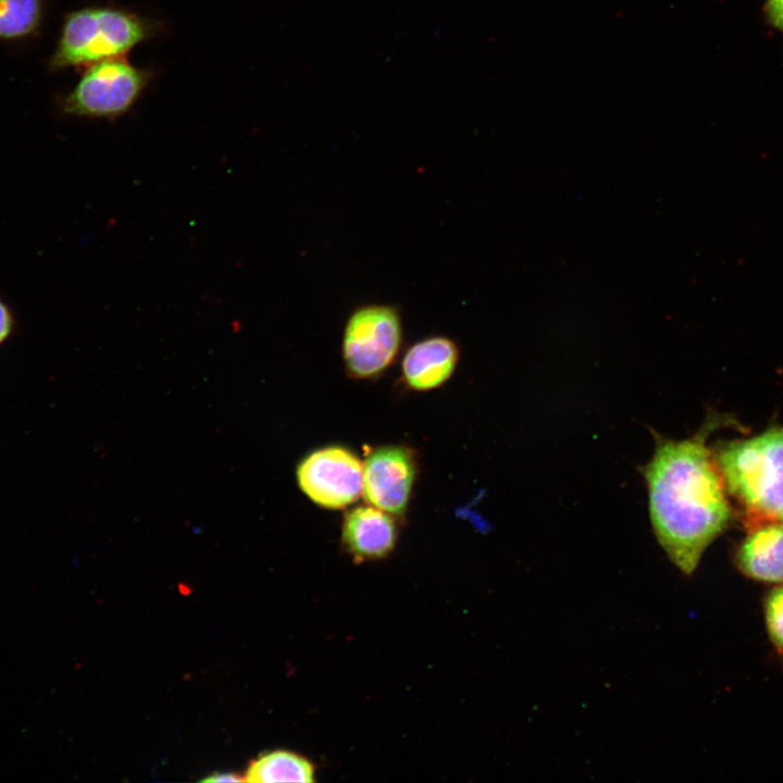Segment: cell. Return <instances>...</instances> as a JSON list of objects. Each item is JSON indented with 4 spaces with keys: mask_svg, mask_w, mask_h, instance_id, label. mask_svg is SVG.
I'll return each instance as SVG.
<instances>
[{
    "mask_svg": "<svg viewBox=\"0 0 783 783\" xmlns=\"http://www.w3.org/2000/svg\"><path fill=\"white\" fill-rule=\"evenodd\" d=\"M202 782H240L245 781L244 776H239L233 772H215L201 780Z\"/></svg>",
    "mask_w": 783,
    "mask_h": 783,
    "instance_id": "2e32d148",
    "label": "cell"
},
{
    "mask_svg": "<svg viewBox=\"0 0 783 783\" xmlns=\"http://www.w3.org/2000/svg\"><path fill=\"white\" fill-rule=\"evenodd\" d=\"M762 12L767 24L783 34V0H765Z\"/></svg>",
    "mask_w": 783,
    "mask_h": 783,
    "instance_id": "5bb4252c",
    "label": "cell"
},
{
    "mask_svg": "<svg viewBox=\"0 0 783 783\" xmlns=\"http://www.w3.org/2000/svg\"><path fill=\"white\" fill-rule=\"evenodd\" d=\"M41 18V0H0V38L33 33Z\"/></svg>",
    "mask_w": 783,
    "mask_h": 783,
    "instance_id": "7c38bea8",
    "label": "cell"
},
{
    "mask_svg": "<svg viewBox=\"0 0 783 783\" xmlns=\"http://www.w3.org/2000/svg\"><path fill=\"white\" fill-rule=\"evenodd\" d=\"M244 776L246 782H302L315 781L314 763L307 757L284 749H276L252 760Z\"/></svg>",
    "mask_w": 783,
    "mask_h": 783,
    "instance_id": "8fae6325",
    "label": "cell"
},
{
    "mask_svg": "<svg viewBox=\"0 0 783 783\" xmlns=\"http://www.w3.org/2000/svg\"><path fill=\"white\" fill-rule=\"evenodd\" d=\"M459 347L442 335L425 337L411 345L401 361L402 382L414 391H428L446 383L456 370Z\"/></svg>",
    "mask_w": 783,
    "mask_h": 783,
    "instance_id": "9c48e42d",
    "label": "cell"
},
{
    "mask_svg": "<svg viewBox=\"0 0 783 783\" xmlns=\"http://www.w3.org/2000/svg\"><path fill=\"white\" fill-rule=\"evenodd\" d=\"M402 344L399 309L387 303L355 308L345 324L341 357L346 372L356 380L373 378L397 358Z\"/></svg>",
    "mask_w": 783,
    "mask_h": 783,
    "instance_id": "277c9868",
    "label": "cell"
},
{
    "mask_svg": "<svg viewBox=\"0 0 783 783\" xmlns=\"http://www.w3.org/2000/svg\"><path fill=\"white\" fill-rule=\"evenodd\" d=\"M363 464L349 448L321 447L304 456L297 465L296 478L301 492L325 509H343L362 495Z\"/></svg>",
    "mask_w": 783,
    "mask_h": 783,
    "instance_id": "8992f818",
    "label": "cell"
},
{
    "mask_svg": "<svg viewBox=\"0 0 783 783\" xmlns=\"http://www.w3.org/2000/svg\"><path fill=\"white\" fill-rule=\"evenodd\" d=\"M708 427L673 440L658 434L644 468L656 538L672 563L692 575L709 545L731 519L725 487L706 447Z\"/></svg>",
    "mask_w": 783,
    "mask_h": 783,
    "instance_id": "6da1fadb",
    "label": "cell"
},
{
    "mask_svg": "<svg viewBox=\"0 0 783 783\" xmlns=\"http://www.w3.org/2000/svg\"><path fill=\"white\" fill-rule=\"evenodd\" d=\"M734 560L739 572L753 581L783 584V522L751 530L739 544Z\"/></svg>",
    "mask_w": 783,
    "mask_h": 783,
    "instance_id": "30bf717a",
    "label": "cell"
},
{
    "mask_svg": "<svg viewBox=\"0 0 783 783\" xmlns=\"http://www.w3.org/2000/svg\"><path fill=\"white\" fill-rule=\"evenodd\" d=\"M418 463L415 452L405 445H384L365 457L362 472V496L396 519L408 509Z\"/></svg>",
    "mask_w": 783,
    "mask_h": 783,
    "instance_id": "52a82bcc",
    "label": "cell"
},
{
    "mask_svg": "<svg viewBox=\"0 0 783 783\" xmlns=\"http://www.w3.org/2000/svg\"><path fill=\"white\" fill-rule=\"evenodd\" d=\"M713 460L724 487L754 518L783 522V430L723 445Z\"/></svg>",
    "mask_w": 783,
    "mask_h": 783,
    "instance_id": "7a4b0ae2",
    "label": "cell"
},
{
    "mask_svg": "<svg viewBox=\"0 0 783 783\" xmlns=\"http://www.w3.org/2000/svg\"><path fill=\"white\" fill-rule=\"evenodd\" d=\"M153 33L154 25L133 12L105 7L85 8L66 17L51 66L90 65L121 58Z\"/></svg>",
    "mask_w": 783,
    "mask_h": 783,
    "instance_id": "3957f363",
    "label": "cell"
},
{
    "mask_svg": "<svg viewBox=\"0 0 783 783\" xmlns=\"http://www.w3.org/2000/svg\"><path fill=\"white\" fill-rule=\"evenodd\" d=\"M14 319L9 307L0 298V345L11 335Z\"/></svg>",
    "mask_w": 783,
    "mask_h": 783,
    "instance_id": "9a60e30c",
    "label": "cell"
},
{
    "mask_svg": "<svg viewBox=\"0 0 783 783\" xmlns=\"http://www.w3.org/2000/svg\"><path fill=\"white\" fill-rule=\"evenodd\" d=\"M151 74L123 57L90 64L64 99L63 111L82 117L114 120L130 110Z\"/></svg>",
    "mask_w": 783,
    "mask_h": 783,
    "instance_id": "5b68a950",
    "label": "cell"
},
{
    "mask_svg": "<svg viewBox=\"0 0 783 783\" xmlns=\"http://www.w3.org/2000/svg\"><path fill=\"white\" fill-rule=\"evenodd\" d=\"M763 618L768 637L783 657V584L772 587L763 598Z\"/></svg>",
    "mask_w": 783,
    "mask_h": 783,
    "instance_id": "4fadbf2b",
    "label": "cell"
},
{
    "mask_svg": "<svg viewBox=\"0 0 783 783\" xmlns=\"http://www.w3.org/2000/svg\"><path fill=\"white\" fill-rule=\"evenodd\" d=\"M396 518L372 505L347 511L341 525V544L355 563L377 561L396 547Z\"/></svg>",
    "mask_w": 783,
    "mask_h": 783,
    "instance_id": "ba28073f",
    "label": "cell"
}]
</instances>
